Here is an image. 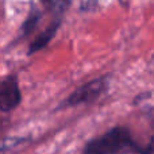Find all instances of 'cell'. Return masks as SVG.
<instances>
[{
    "instance_id": "cell-1",
    "label": "cell",
    "mask_w": 154,
    "mask_h": 154,
    "mask_svg": "<svg viewBox=\"0 0 154 154\" xmlns=\"http://www.w3.org/2000/svg\"><path fill=\"white\" fill-rule=\"evenodd\" d=\"M126 153H139L152 154L153 153V139L146 146L137 143L133 138V134L127 127L116 126L108 130L103 135L92 139L87 143L82 154H126Z\"/></svg>"
},
{
    "instance_id": "cell-2",
    "label": "cell",
    "mask_w": 154,
    "mask_h": 154,
    "mask_svg": "<svg viewBox=\"0 0 154 154\" xmlns=\"http://www.w3.org/2000/svg\"><path fill=\"white\" fill-rule=\"evenodd\" d=\"M107 85H108V81L104 77H99V79H95L92 81L85 82L84 85L77 88L69 97L65 99L64 103L60 106V108L75 107L84 103H91V101L96 100L107 89Z\"/></svg>"
},
{
    "instance_id": "cell-3",
    "label": "cell",
    "mask_w": 154,
    "mask_h": 154,
    "mask_svg": "<svg viewBox=\"0 0 154 154\" xmlns=\"http://www.w3.org/2000/svg\"><path fill=\"white\" fill-rule=\"evenodd\" d=\"M22 93L18 80L15 77H7L0 81V111L11 112L20 104Z\"/></svg>"
},
{
    "instance_id": "cell-4",
    "label": "cell",
    "mask_w": 154,
    "mask_h": 154,
    "mask_svg": "<svg viewBox=\"0 0 154 154\" xmlns=\"http://www.w3.org/2000/svg\"><path fill=\"white\" fill-rule=\"evenodd\" d=\"M58 26H60V22L54 20L53 23H51L49 27H46L41 34H38L37 38L30 43L29 54H32V53H35V51H39V50H42L43 48H46V46L50 43V41L54 38L57 30H58Z\"/></svg>"
},
{
    "instance_id": "cell-5",
    "label": "cell",
    "mask_w": 154,
    "mask_h": 154,
    "mask_svg": "<svg viewBox=\"0 0 154 154\" xmlns=\"http://www.w3.org/2000/svg\"><path fill=\"white\" fill-rule=\"evenodd\" d=\"M41 19V12H38L37 10L32 11L31 14L29 15V18L26 19V22L23 23V32L24 34H30V32L34 30V27L38 24V22H39Z\"/></svg>"
},
{
    "instance_id": "cell-6",
    "label": "cell",
    "mask_w": 154,
    "mask_h": 154,
    "mask_svg": "<svg viewBox=\"0 0 154 154\" xmlns=\"http://www.w3.org/2000/svg\"><path fill=\"white\" fill-rule=\"evenodd\" d=\"M41 2L53 10H62L66 4V0H41Z\"/></svg>"
}]
</instances>
